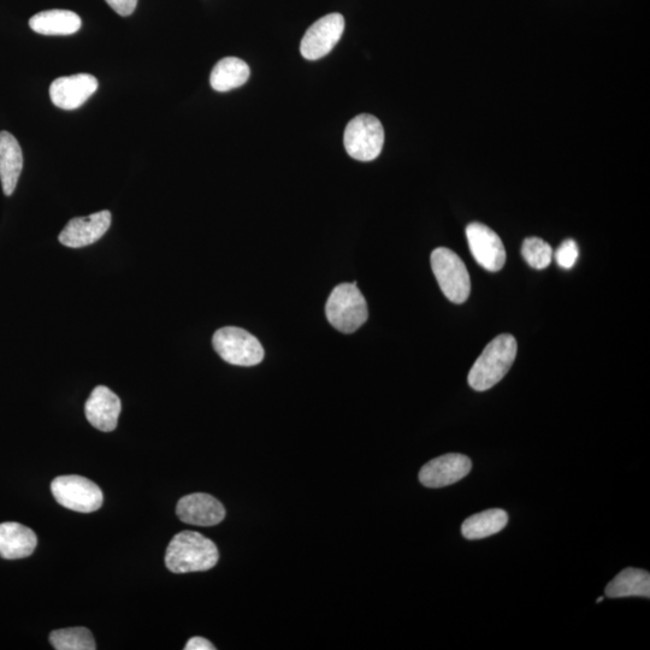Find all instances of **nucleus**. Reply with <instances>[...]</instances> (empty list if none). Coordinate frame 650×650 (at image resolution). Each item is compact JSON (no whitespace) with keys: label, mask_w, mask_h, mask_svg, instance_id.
Here are the masks:
<instances>
[{"label":"nucleus","mask_w":650,"mask_h":650,"mask_svg":"<svg viewBox=\"0 0 650 650\" xmlns=\"http://www.w3.org/2000/svg\"><path fill=\"white\" fill-rule=\"evenodd\" d=\"M431 268L443 294L454 304H464L470 297L471 281L468 269L457 253L439 247L431 253Z\"/></svg>","instance_id":"20e7f679"},{"label":"nucleus","mask_w":650,"mask_h":650,"mask_svg":"<svg viewBox=\"0 0 650 650\" xmlns=\"http://www.w3.org/2000/svg\"><path fill=\"white\" fill-rule=\"evenodd\" d=\"M508 523V514L500 508L474 514L462 525V534L466 540H482L500 533Z\"/></svg>","instance_id":"aec40b11"},{"label":"nucleus","mask_w":650,"mask_h":650,"mask_svg":"<svg viewBox=\"0 0 650 650\" xmlns=\"http://www.w3.org/2000/svg\"><path fill=\"white\" fill-rule=\"evenodd\" d=\"M602 601H604V598H600V599H598V601H596V602H599V604H600V602H602Z\"/></svg>","instance_id":"a878e982"},{"label":"nucleus","mask_w":650,"mask_h":650,"mask_svg":"<svg viewBox=\"0 0 650 650\" xmlns=\"http://www.w3.org/2000/svg\"><path fill=\"white\" fill-rule=\"evenodd\" d=\"M553 248L540 238L525 239L522 246V256L531 268L543 270L551 265Z\"/></svg>","instance_id":"4be33fe9"},{"label":"nucleus","mask_w":650,"mask_h":650,"mask_svg":"<svg viewBox=\"0 0 650 650\" xmlns=\"http://www.w3.org/2000/svg\"><path fill=\"white\" fill-rule=\"evenodd\" d=\"M23 168V155L19 141L9 132H0V181L3 192H15Z\"/></svg>","instance_id":"dca6fc26"},{"label":"nucleus","mask_w":650,"mask_h":650,"mask_svg":"<svg viewBox=\"0 0 650 650\" xmlns=\"http://www.w3.org/2000/svg\"><path fill=\"white\" fill-rule=\"evenodd\" d=\"M37 545V535L25 525L15 522L0 524V557L3 559L31 557Z\"/></svg>","instance_id":"2eb2a0df"},{"label":"nucleus","mask_w":650,"mask_h":650,"mask_svg":"<svg viewBox=\"0 0 650 650\" xmlns=\"http://www.w3.org/2000/svg\"><path fill=\"white\" fill-rule=\"evenodd\" d=\"M472 462L466 455L449 453L430 460L419 472L424 487L442 488L463 480L470 474Z\"/></svg>","instance_id":"9d476101"},{"label":"nucleus","mask_w":650,"mask_h":650,"mask_svg":"<svg viewBox=\"0 0 650 650\" xmlns=\"http://www.w3.org/2000/svg\"><path fill=\"white\" fill-rule=\"evenodd\" d=\"M344 31L345 19L341 14L334 13L322 17L307 29L301 40V55L309 61H317L329 55L339 43Z\"/></svg>","instance_id":"6e6552de"},{"label":"nucleus","mask_w":650,"mask_h":650,"mask_svg":"<svg viewBox=\"0 0 650 650\" xmlns=\"http://www.w3.org/2000/svg\"><path fill=\"white\" fill-rule=\"evenodd\" d=\"M220 559L217 546L195 531H182L169 543L165 565L174 573L211 570Z\"/></svg>","instance_id":"f257e3e1"},{"label":"nucleus","mask_w":650,"mask_h":650,"mask_svg":"<svg viewBox=\"0 0 650 650\" xmlns=\"http://www.w3.org/2000/svg\"><path fill=\"white\" fill-rule=\"evenodd\" d=\"M579 257L578 245L575 240L567 239L553 253V258L557 260L560 268L569 270L575 267Z\"/></svg>","instance_id":"5701e85b"},{"label":"nucleus","mask_w":650,"mask_h":650,"mask_svg":"<svg viewBox=\"0 0 650 650\" xmlns=\"http://www.w3.org/2000/svg\"><path fill=\"white\" fill-rule=\"evenodd\" d=\"M53 498L70 511L91 513L103 506L102 489L81 476H61L51 483Z\"/></svg>","instance_id":"0eeeda50"},{"label":"nucleus","mask_w":650,"mask_h":650,"mask_svg":"<svg viewBox=\"0 0 650 650\" xmlns=\"http://www.w3.org/2000/svg\"><path fill=\"white\" fill-rule=\"evenodd\" d=\"M212 345L218 356L232 365L254 366L264 359L262 345L245 329L226 327L217 330Z\"/></svg>","instance_id":"423d86ee"},{"label":"nucleus","mask_w":650,"mask_h":650,"mask_svg":"<svg viewBox=\"0 0 650 650\" xmlns=\"http://www.w3.org/2000/svg\"><path fill=\"white\" fill-rule=\"evenodd\" d=\"M345 149L359 162H371L381 155L384 129L377 117L363 114L347 124L344 134Z\"/></svg>","instance_id":"39448f33"},{"label":"nucleus","mask_w":650,"mask_h":650,"mask_svg":"<svg viewBox=\"0 0 650 650\" xmlns=\"http://www.w3.org/2000/svg\"><path fill=\"white\" fill-rule=\"evenodd\" d=\"M105 2L109 4L112 10L123 17L132 15L138 5V0H105Z\"/></svg>","instance_id":"b1692460"},{"label":"nucleus","mask_w":650,"mask_h":650,"mask_svg":"<svg viewBox=\"0 0 650 650\" xmlns=\"http://www.w3.org/2000/svg\"><path fill=\"white\" fill-rule=\"evenodd\" d=\"M177 517L183 523L197 527H215L226 517V510L214 496L195 493L185 496L176 507Z\"/></svg>","instance_id":"ddd939ff"},{"label":"nucleus","mask_w":650,"mask_h":650,"mask_svg":"<svg viewBox=\"0 0 650 650\" xmlns=\"http://www.w3.org/2000/svg\"><path fill=\"white\" fill-rule=\"evenodd\" d=\"M111 218V212L108 210L87 217L73 218L59 234V242L70 248L90 246L108 232Z\"/></svg>","instance_id":"f8f14e48"},{"label":"nucleus","mask_w":650,"mask_h":650,"mask_svg":"<svg viewBox=\"0 0 650 650\" xmlns=\"http://www.w3.org/2000/svg\"><path fill=\"white\" fill-rule=\"evenodd\" d=\"M517 340L501 334L489 342L470 370L469 384L477 392L493 388L512 368L517 357Z\"/></svg>","instance_id":"f03ea898"},{"label":"nucleus","mask_w":650,"mask_h":650,"mask_svg":"<svg viewBox=\"0 0 650 650\" xmlns=\"http://www.w3.org/2000/svg\"><path fill=\"white\" fill-rule=\"evenodd\" d=\"M98 90V80L90 74L65 76L52 82L50 97L59 109L75 110L84 105Z\"/></svg>","instance_id":"9b49d317"},{"label":"nucleus","mask_w":650,"mask_h":650,"mask_svg":"<svg viewBox=\"0 0 650 650\" xmlns=\"http://www.w3.org/2000/svg\"><path fill=\"white\" fill-rule=\"evenodd\" d=\"M81 26L80 16L69 10L43 11L29 20V27L43 35H72L79 32Z\"/></svg>","instance_id":"f3484780"},{"label":"nucleus","mask_w":650,"mask_h":650,"mask_svg":"<svg viewBox=\"0 0 650 650\" xmlns=\"http://www.w3.org/2000/svg\"><path fill=\"white\" fill-rule=\"evenodd\" d=\"M470 251L483 269L498 273L506 263V250L500 236L486 224L471 223L466 228Z\"/></svg>","instance_id":"1a4fd4ad"},{"label":"nucleus","mask_w":650,"mask_h":650,"mask_svg":"<svg viewBox=\"0 0 650 650\" xmlns=\"http://www.w3.org/2000/svg\"><path fill=\"white\" fill-rule=\"evenodd\" d=\"M325 313L330 324L341 333L352 334L368 321V304L357 283H341L329 295Z\"/></svg>","instance_id":"7ed1b4c3"},{"label":"nucleus","mask_w":650,"mask_h":650,"mask_svg":"<svg viewBox=\"0 0 650 650\" xmlns=\"http://www.w3.org/2000/svg\"><path fill=\"white\" fill-rule=\"evenodd\" d=\"M186 650H215L214 644L203 637H193L185 647Z\"/></svg>","instance_id":"393cba45"},{"label":"nucleus","mask_w":650,"mask_h":650,"mask_svg":"<svg viewBox=\"0 0 650 650\" xmlns=\"http://www.w3.org/2000/svg\"><path fill=\"white\" fill-rule=\"evenodd\" d=\"M251 70L240 58L227 57L215 65L210 76L211 87L217 92H229L244 86Z\"/></svg>","instance_id":"6ab92c4d"},{"label":"nucleus","mask_w":650,"mask_h":650,"mask_svg":"<svg viewBox=\"0 0 650 650\" xmlns=\"http://www.w3.org/2000/svg\"><path fill=\"white\" fill-rule=\"evenodd\" d=\"M121 411L120 398L111 389L104 386L94 388L85 405L87 421L104 433H110L117 428Z\"/></svg>","instance_id":"4468645a"},{"label":"nucleus","mask_w":650,"mask_h":650,"mask_svg":"<svg viewBox=\"0 0 650 650\" xmlns=\"http://www.w3.org/2000/svg\"><path fill=\"white\" fill-rule=\"evenodd\" d=\"M50 642L57 650H96L92 632L86 628H69L51 632Z\"/></svg>","instance_id":"412c9836"},{"label":"nucleus","mask_w":650,"mask_h":650,"mask_svg":"<svg viewBox=\"0 0 650 650\" xmlns=\"http://www.w3.org/2000/svg\"><path fill=\"white\" fill-rule=\"evenodd\" d=\"M605 593L610 599L629 598V596H641V598L649 599V572L628 567L607 584Z\"/></svg>","instance_id":"a211bd4d"}]
</instances>
